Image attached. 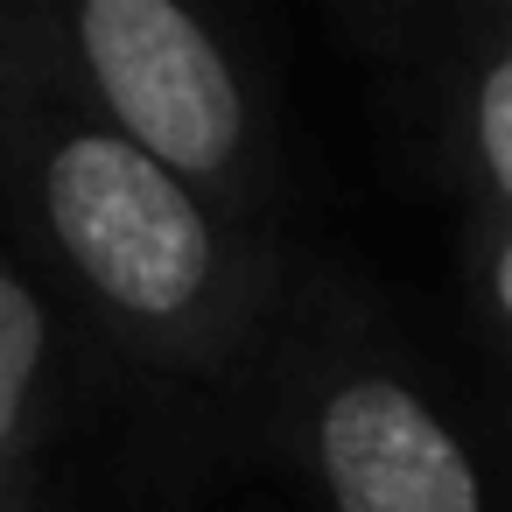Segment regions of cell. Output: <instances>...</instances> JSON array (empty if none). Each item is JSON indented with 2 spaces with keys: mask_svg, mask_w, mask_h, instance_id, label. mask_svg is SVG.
<instances>
[{
  "mask_svg": "<svg viewBox=\"0 0 512 512\" xmlns=\"http://www.w3.org/2000/svg\"><path fill=\"white\" fill-rule=\"evenodd\" d=\"M50 225L78 274L127 316H176L211 281V225L190 190L113 134H78L50 155Z\"/></svg>",
  "mask_w": 512,
  "mask_h": 512,
  "instance_id": "6da1fadb",
  "label": "cell"
},
{
  "mask_svg": "<svg viewBox=\"0 0 512 512\" xmlns=\"http://www.w3.org/2000/svg\"><path fill=\"white\" fill-rule=\"evenodd\" d=\"M85 64L120 113L127 141L155 155L169 176H211L239 148V85L218 43L176 0H92L78 15Z\"/></svg>",
  "mask_w": 512,
  "mask_h": 512,
  "instance_id": "7a4b0ae2",
  "label": "cell"
},
{
  "mask_svg": "<svg viewBox=\"0 0 512 512\" xmlns=\"http://www.w3.org/2000/svg\"><path fill=\"white\" fill-rule=\"evenodd\" d=\"M323 477L337 512H484L456 435L386 379H358L323 407Z\"/></svg>",
  "mask_w": 512,
  "mask_h": 512,
  "instance_id": "3957f363",
  "label": "cell"
},
{
  "mask_svg": "<svg viewBox=\"0 0 512 512\" xmlns=\"http://www.w3.org/2000/svg\"><path fill=\"white\" fill-rule=\"evenodd\" d=\"M36 365H43V302L15 274H0V442L22 421Z\"/></svg>",
  "mask_w": 512,
  "mask_h": 512,
  "instance_id": "277c9868",
  "label": "cell"
},
{
  "mask_svg": "<svg viewBox=\"0 0 512 512\" xmlns=\"http://www.w3.org/2000/svg\"><path fill=\"white\" fill-rule=\"evenodd\" d=\"M477 141H484V162L498 176V190L512 197V57L484 78L477 92Z\"/></svg>",
  "mask_w": 512,
  "mask_h": 512,
  "instance_id": "5b68a950",
  "label": "cell"
},
{
  "mask_svg": "<svg viewBox=\"0 0 512 512\" xmlns=\"http://www.w3.org/2000/svg\"><path fill=\"white\" fill-rule=\"evenodd\" d=\"M498 302H505V316H512V246L498 253Z\"/></svg>",
  "mask_w": 512,
  "mask_h": 512,
  "instance_id": "8992f818",
  "label": "cell"
}]
</instances>
